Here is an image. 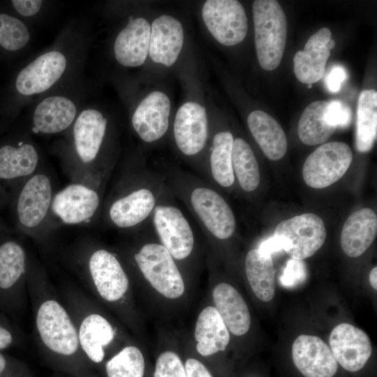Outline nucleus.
<instances>
[{
  "mask_svg": "<svg viewBox=\"0 0 377 377\" xmlns=\"http://www.w3.org/2000/svg\"><path fill=\"white\" fill-rule=\"evenodd\" d=\"M27 291L33 311L35 337L41 350L52 358L64 361L86 359L80 347L73 318L47 280L30 274L27 277Z\"/></svg>",
  "mask_w": 377,
  "mask_h": 377,
  "instance_id": "obj_1",
  "label": "nucleus"
},
{
  "mask_svg": "<svg viewBox=\"0 0 377 377\" xmlns=\"http://www.w3.org/2000/svg\"><path fill=\"white\" fill-rule=\"evenodd\" d=\"M63 302L74 322L80 349L94 364L103 363L134 337L96 300L78 288L62 290ZM108 357V358H109Z\"/></svg>",
  "mask_w": 377,
  "mask_h": 377,
  "instance_id": "obj_2",
  "label": "nucleus"
},
{
  "mask_svg": "<svg viewBox=\"0 0 377 377\" xmlns=\"http://www.w3.org/2000/svg\"><path fill=\"white\" fill-rule=\"evenodd\" d=\"M85 283L92 297L112 313L138 339L144 336V323L130 278L117 257L98 249L89 256Z\"/></svg>",
  "mask_w": 377,
  "mask_h": 377,
  "instance_id": "obj_3",
  "label": "nucleus"
},
{
  "mask_svg": "<svg viewBox=\"0 0 377 377\" xmlns=\"http://www.w3.org/2000/svg\"><path fill=\"white\" fill-rule=\"evenodd\" d=\"M148 290L158 303L179 306L188 299L189 288L175 260L161 244H144L133 255Z\"/></svg>",
  "mask_w": 377,
  "mask_h": 377,
  "instance_id": "obj_4",
  "label": "nucleus"
},
{
  "mask_svg": "<svg viewBox=\"0 0 377 377\" xmlns=\"http://www.w3.org/2000/svg\"><path fill=\"white\" fill-rule=\"evenodd\" d=\"M255 45L258 59L265 71L276 69L285 50L287 21L277 1L256 0L253 3Z\"/></svg>",
  "mask_w": 377,
  "mask_h": 377,
  "instance_id": "obj_5",
  "label": "nucleus"
},
{
  "mask_svg": "<svg viewBox=\"0 0 377 377\" xmlns=\"http://www.w3.org/2000/svg\"><path fill=\"white\" fill-rule=\"evenodd\" d=\"M326 235L323 219L315 214L305 213L280 222L273 236L291 258L302 260L321 248Z\"/></svg>",
  "mask_w": 377,
  "mask_h": 377,
  "instance_id": "obj_6",
  "label": "nucleus"
},
{
  "mask_svg": "<svg viewBox=\"0 0 377 377\" xmlns=\"http://www.w3.org/2000/svg\"><path fill=\"white\" fill-rule=\"evenodd\" d=\"M352 160V151L347 144L324 143L306 158L302 168L303 179L311 188H326L345 175Z\"/></svg>",
  "mask_w": 377,
  "mask_h": 377,
  "instance_id": "obj_7",
  "label": "nucleus"
},
{
  "mask_svg": "<svg viewBox=\"0 0 377 377\" xmlns=\"http://www.w3.org/2000/svg\"><path fill=\"white\" fill-rule=\"evenodd\" d=\"M202 16L213 37L224 45H237L246 37L247 17L243 6L238 1H206Z\"/></svg>",
  "mask_w": 377,
  "mask_h": 377,
  "instance_id": "obj_8",
  "label": "nucleus"
},
{
  "mask_svg": "<svg viewBox=\"0 0 377 377\" xmlns=\"http://www.w3.org/2000/svg\"><path fill=\"white\" fill-rule=\"evenodd\" d=\"M27 272V256L22 246L14 241L1 244L0 300L7 308L20 310L24 306Z\"/></svg>",
  "mask_w": 377,
  "mask_h": 377,
  "instance_id": "obj_9",
  "label": "nucleus"
},
{
  "mask_svg": "<svg viewBox=\"0 0 377 377\" xmlns=\"http://www.w3.org/2000/svg\"><path fill=\"white\" fill-rule=\"evenodd\" d=\"M329 344L337 362L350 372L362 369L372 353L367 334L346 323L334 327L330 334Z\"/></svg>",
  "mask_w": 377,
  "mask_h": 377,
  "instance_id": "obj_10",
  "label": "nucleus"
},
{
  "mask_svg": "<svg viewBox=\"0 0 377 377\" xmlns=\"http://www.w3.org/2000/svg\"><path fill=\"white\" fill-rule=\"evenodd\" d=\"M154 222L161 244L175 260L190 256L194 248V236L182 212L172 206H158Z\"/></svg>",
  "mask_w": 377,
  "mask_h": 377,
  "instance_id": "obj_11",
  "label": "nucleus"
},
{
  "mask_svg": "<svg viewBox=\"0 0 377 377\" xmlns=\"http://www.w3.org/2000/svg\"><path fill=\"white\" fill-rule=\"evenodd\" d=\"M66 65V58L59 51L40 54L20 71L15 80L16 90L27 96L43 93L60 79Z\"/></svg>",
  "mask_w": 377,
  "mask_h": 377,
  "instance_id": "obj_12",
  "label": "nucleus"
},
{
  "mask_svg": "<svg viewBox=\"0 0 377 377\" xmlns=\"http://www.w3.org/2000/svg\"><path fill=\"white\" fill-rule=\"evenodd\" d=\"M292 357L304 377H333L338 369L330 346L317 336H298L292 346Z\"/></svg>",
  "mask_w": 377,
  "mask_h": 377,
  "instance_id": "obj_13",
  "label": "nucleus"
},
{
  "mask_svg": "<svg viewBox=\"0 0 377 377\" xmlns=\"http://www.w3.org/2000/svg\"><path fill=\"white\" fill-rule=\"evenodd\" d=\"M191 202L207 230L216 238H230L235 230L234 214L226 200L214 191L196 188L191 195Z\"/></svg>",
  "mask_w": 377,
  "mask_h": 377,
  "instance_id": "obj_14",
  "label": "nucleus"
},
{
  "mask_svg": "<svg viewBox=\"0 0 377 377\" xmlns=\"http://www.w3.org/2000/svg\"><path fill=\"white\" fill-rule=\"evenodd\" d=\"M174 135L180 151L188 156L200 152L207 137L205 108L195 102H187L177 110L174 123Z\"/></svg>",
  "mask_w": 377,
  "mask_h": 377,
  "instance_id": "obj_15",
  "label": "nucleus"
},
{
  "mask_svg": "<svg viewBox=\"0 0 377 377\" xmlns=\"http://www.w3.org/2000/svg\"><path fill=\"white\" fill-rule=\"evenodd\" d=\"M170 101L166 94L154 91L138 105L132 117L135 131L147 142L161 138L169 124Z\"/></svg>",
  "mask_w": 377,
  "mask_h": 377,
  "instance_id": "obj_16",
  "label": "nucleus"
},
{
  "mask_svg": "<svg viewBox=\"0 0 377 377\" xmlns=\"http://www.w3.org/2000/svg\"><path fill=\"white\" fill-rule=\"evenodd\" d=\"M230 333L212 304L204 305L198 311L193 327V343L196 353L204 357L226 350Z\"/></svg>",
  "mask_w": 377,
  "mask_h": 377,
  "instance_id": "obj_17",
  "label": "nucleus"
},
{
  "mask_svg": "<svg viewBox=\"0 0 377 377\" xmlns=\"http://www.w3.org/2000/svg\"><path fill=\"white\" fill-rule=\"evenodd\" d=\"M211 299L230 335L242 337L248 333L251 325V314L238 290L227 282H219L211 290Z\"/></svg>",
  "mask_w": 377,
  "mask_h": 377,
  "instance_id": "obj_18",
  "label": "nucleus"
},
{
  "mask_svg": "<svg viewBox=\"0 0 377 377\" xmlns=\"http://www.w3.org/2000/svg\"><path fill=\"white\" fill-rule=\"evenodd\" d=\"M183 43V27L178 20L162 15L153 21L149 53L154 62L171 66L177 61Z\"/></svg>",
  "mask_w": 377,
  "mask_h": 377,
  "instance_id": "obj_19",
  "label": "nucleus"
},
{
  "mask_svg": "<svg viewBox=\"0 0 377 377\" xmlns=\"http://www.w3.org/2000/svg\"><path fill=\"white\" fill-rule=\"evenodd\" d=\"M150 31L151 27L145 18L130 17L114 44L115 59L119 64L137 67L145 63L149 53Z\"/></svg>",
  "mask_w": 377,
  "mask_h": 377,
  "instance_id": "obj_20",
  "label": "nucleus"
},
{
  "mask_svg": "<svg viewBox=\"0 0 377 377\" xmlns=\"http://www.w3.org/2000/svg\"><path fill=\"white\" fill-rule=\"evenodd\" d=\"M331 31L323 27L313 34L306 41L303 50L294 56V73L302 83L311 84L319 81L324 75L325 64L330 56L326 46L331 39Z\"/></svg>",
  "mask_w": 377,
  "mask_h": 377,
  "instance_id": "obj_21",
  "label": "nucleus"
},
{
  "mask_svg": "<svg viewBox=\"0 0 377 377\" xmlns=\"http://www.w3.org/2000/svg\"><path fill=\"white\" fill-rule=\"evenodd\" d=\"M97 193L82 184H71L54 196L52 209L63 222L76 224L90 219L98 207Z\"/></svg>",
  "mask_w": 377,
  "mask_h": 377,
  "instance_id": "obj_22",
  "label": "nucleus"
},
{
  "mask_svg": "<svg viewBox=\"0 0 377 377\" xmlns=\"http://www.w3.org/2000/svg\"><path fill=\"white\" fill-rule=\"evenodd\" d=\"M52 200L49 178L42 174L32 177L23 187L17 201L20 223L28 228L38 226L46 216Z\"/></svg>",
  "mask_w": 377,
  "mask_h": 377,
  "instance_id": "obj_23",
  "label": "nucleus"
},
{
  "mask_svg": "<svg viewBox=\"0 0 377 377\" xmlns=\"http://www.w3.org/2000/svg\"><path fill=\"white\" fill-rule=\"evenodd\" d=\"M377 234V216L370 208L353 212L346 220L340 236L341 246L351 258L362 255L373 243Z\"/></svg>",
  "mask_w": 377,
  "mask_h": 377,
  "instance_id": "obj_24",
  "label": "nucleus"
},
{
  "mask_svg": "<svg viewBox=\"0 0 377 377\" xmlns=\"http://www.w3.org/2000/svg\"><path fill=\"white\" fill-rule=\"evenodd\" d=\"M107 126L103 114L96 109H86L78 115L73 127L77 154L84 163L93 161L102 144Z\"/></svg>",
  "mask_w": 377,
  "mask_h": 377,
  "instance_id": "obj_25",
  "label": "nucleus"
},
{
  "mask_svg": "<svg viewBox=\"0 0 377 377\" xmlns=\"http://www.w3.org/2000/svg\"><path fill=\"white\" fill-rule=\"evenodd\" d=\"M77 109L71 99L52 96L40 101L35 108L33 122L36 131L52 134L68 128L76 116Z\"/></svg>",
  "mask_w": 377,
  "mask_h": 377,
  "instance_id": "obj_26",
  "label": "nucleus"
},
{
  "mask_svg": "<svg viewBox=\"0 0 377 377\" xmlns=\"http://www.w3.org/2000/svg\"><path fill=\"white\" fill-rule=\"evenodd\" d=\"M249 130L265 156L271 160H279L287 151L288 142L284 131L269 114L254 110L247 118Z\"/></svg>",
  "mask_w": 377,
  "mask_h": 377,
  "instance_id": "obj_27",
  "label": "nucleus"
},
{
  "mask_svg": "<svg viewBox=\"0 0 377 377\" xmlns=\"http://www.w3.org/2000/svg\"><path fill=\"white\" fill-rule=\"evenodd\" d=\"M155 198L148 189L141 188L115 201L110 207V216L120 228L134 226L145 220L155 205Z\"/></svg>",
  "mask_w": 377,
  "mask_h": 377,
  "instance_id": "obj_28",
  "label": "nucleus"
},
{
  "mask_svg": "<svg viewBox=\"0 0 377 377\" xmlns=\"http://www.w3.org/2000/svg\"><path fill=\"white\" fill-rule=\"evenodd\" d=\"M247 281L253 294L263 302L272 300L275 294V270L271 256L261 254L257 249L245 257Z\"/></svg>",
  "mask_w": 377,
  "mask_h": 377,
  "instance_id": "obj_29",
  "label": "nucleus"
},
{
  "mask_svg": "<svg viewBox=\"0 0 377 377\" xmlns=\"http://www.w3.org/2000/svg\"><path fill=\"white\" fill-rule=\"evenodd\" d=\"M329 102L316 101L310 103L302 112L298 123V135L307 145L324 143L333 135L336 127L325 120Z\"/></svg>",
  "mask_w": 377,
  "mask_h": 377,
  "instance_id": "obj_30",
  "label": "nucleus"
},
{
  "mask_svg": "<svg viewBox=\"0 0 377 377\" xmlns=\"http://www.w3.org/2000/svg\"><path fill=\"white\" fill-rule=\"evenodd\" d=\"M377 92L374 89L361 92L357 103L355 145L365 153L374 147L377 134Z\"/></svg>",
  "mask_w": 377,
  "mask_h": 377,
  "instance_id": "obj_31",
  "label": "nucleus"
},
{
  "mask_svg": "<svg viewBox=\"0 0 377 377\" xmlns=\"http://www.w3.org/2000/svg\"><path fill=\"white\" fill-rule=\"evenodd\" d=\"M138 340L133 337L105 361L107 377H144L145 357Z\"/></svg>",
  "mask_w": 377,
  "mask_h": 377,
  "instance_id": "obj_32",
  "label": "nucleus"
},
{
  "mask_svg": "<svg viewBox=\"0 0 377 377\" xmlns=\"http://www.w3.org/2000/svg\"><path fill=\"white\" fill-rule=\"evenodd\" d=\"M38 153L30 144L0 148V178L10 179L31 174L38 163Z\"/></svg>",
  "mask_w": 377,
  "mask_h": 377,
  "instance_id": "obj_33",
  "label": "nucleus"
},
{
  "mask_svg": "<svg viewBox=\"0 0 377 377\" xmlns=\"http://www.w3.org/2000/svg\"><path fill=\"white\" fill-rule=\"evenodd\" d=\"M232 163L242 188L247 192L254 191L260 181L259 167L251 147L242 138L233 140Z\"/></svg>",
  "mask_w": 377,
  "mask_h": 377,
  "instance_id": "obj_34",
  "label": "nucleus"
},
{
  "mask_svg": "<svg viewBox=\"0 0 377 377\" xmlns=\"http://www.w3.org/2000/svg\"><path fill=\"white\" fill-rule=\"evenodd\" d=\"M233 136L228 131L216 134L210 156L212 174L215 181L223 187L230 186L235 181L232 163Z\"/></svg>",
  "mask_w": 377,
  "mask_h": 377,
  "instance_id": "obj_35",
  "label": "nucleus"
},
{
  "mask_svg": "<svg viewBox=\"0 0 377 377\" xmlns=\"http://www.w3.org/2000/svg\"><path fill=\"white\" fill-rule=\"evenodd\" d=\"M30 34L25 24L17 17L0 13V46L10 52L22 49L28 43Z\"/></svg>",
  "mask_w": 377,
  "mask_h": 377,
  "instance_id": "obj_36",
  "label": "nucleus"
},
{
  "mask_svg": "<svg viewBox=\"0 0 377 377\" xmlns=\"http://www.w3.org/2000/svg\"><path fill=\"white\" fill-rule=\"evenodd\" d=\"M156 360L154 377H187L184 362L178 352L167 342Z\"/></svg>",
  "mask_w": 377,
  "mask_h": 377,
  "instance_id": "obj_37",
  "label": "nucleus"
},
{
  "mask_svg": "<svg viewBox=\"0 0 377 377\" xmlns=\"http://www.w3.org/2000/svg\"><path fill=\"white\" fill-rule=\"evenodd\" d=\"M352 112L350 107L341 101L333 100L329 102L325 113V120L332 126L346 128L352 120Z\"/></svg>",
  "mask_w": 377,
  "mask_h": 377,
  "instance_id": "obj_38",
  "label": "nucleus"
},
{
  "mask_svg": "<svg viewBox=\"0 0 377 377\" xmlns=\"http://www.w3.org/2000/svg\"><path fill=\"white\" fill-rule=\"evenodd\" d=\"M306 277V267L303 261L290 259L286 265L281 281L283 285L291 286L301 282Z\"/></svg>",
  "mask_w": 377,
  "mask_h": 377,
  "instance_id": "obj_39",
  "label": "nucleus"
},
{
  "mask_svg": "<svg viewBox=\"0 0 377 377\" xmlns=\"http://www.w3.org/2000/svg\"><path fill=\"white\" fill-rule=\"evenodd\" d=\"M184 364L187 377H213L206 366L194 357H187Z\"/></svg>",
  "mask_w": 377,
  "mask_h": 377,
  "instance_id": "obj_40",
  "label": "nucleus"
},
{
  "mask_svg": "<svg viewBox=\"0 0 377 377\" xmlns=\"http://www.w3.org/2000/svg\"><path fill=\"white\" fill-rule=\"evenodd\" d=\"M346 77V71L341 66H334L325 80L328 90L332 93L337 92L341 88V83Z\"/></svg>",
  "mask_w": 377,
  "mask_h": 377,
  "instance_id": "obj_41",
  "label": "nucleus"
},
{
  "mask_svg": "<svg viewBox=\"0 0 377 377\" xmlns=\"http://www.w3.org/2000/svg\"><path fill=\"white\" fill-rule=\"evenodd\" d=\"M11 2L17 12L25 17L38 13L43 4L40 0H13Z\"/></svg>",
  "mask_w": 377,
  "mask_h": 377,
  "instance_id": "obj_42",
  "label": "nucleus"
},
{
  "mask_svg": "<svg viewBox=\"0 0 377 377\" xmlns=\"http://www.w3.org/2000/svg\"><path fill=\"white\" fill-rule=\"evenodd\" d=\"M257 249L261 254L271 256L274 253L282 250V248L279 240L272 236L263 241Z\"/></svg>",
  "mask_w": 377,
  "mask_h": 377,
  "instance_id": "obj_43",
  "label": "nucleus"
},
{
  "mask_svg": "<svg viewBox=\"0 0 377 377\" xmlns=\"http://www.w3.org/2000/svg\"><path fill=\"white\" fill-rule=\"evenodd\" d=\"M15 342V336L9 328L0 324V350L11 346Z\"/></svg>",
  "mask_w": 377,
  "mask_h": 377,
  "instance_id": "obj_44",
  "label": "nucleus"
},
{
  "mask_svg": "<svg viewBox=\"0 0 377 377\" xmlns=\"http://www.w3.org/2000/svg\"><path fill=\"white\" fill-rule=\"evenodd\" d=\"M370 285L374 289H377V267H374L370 272L369 276Z\"/></svg>",
  "mask_w": 377,
  "mask_h": 377,
  "instance_id": "obj_45",
  "label": "nucleus"
},
{
  "mask_svg": "<svg viewBox=\"0 0 377 377\" xmlns=\"http://www.w3.org/2000/svg\"><path fill=\"white\" fill-rule=\"evenodd\" d=\"M8 367V360L6 356L0 350V377L5 372Z\"/></svg>",
  "mask_w": 377,
  "mask_h": 377,
  "instance_id": "obj_46",
  "label": "nucleus"
},
{
  "mask_svg": "<svg viewBox=\"0 0 377 377\" xmlns=\"http://www.w3.org/2000/svg\"><path fill=\"white\" fill-rule=\"evenodd\" d=\"M311 87H312V84H309L307 87H308V89H311Z\"/></svg>",
  "mask_w": 377,
  "mask_h": 377,
  "instance_id": "obj_47",
  "label": "nucleus"
}]
</instances>
